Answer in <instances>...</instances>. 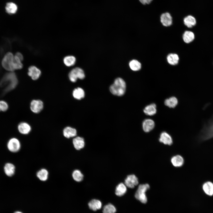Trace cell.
<instances>
[{
  "instance_id": "cell-37",
  "label": "cell",
  "mask_w": 213,
  "mask_h": 213,
  "mask_svg": "<svg viewBox=\"0 0 213 213\" xmlns=\"http://www.w3.org/2000/svg\"><path fill=\"white\" fill-rule=\"evenodd\" d=\"M14 213H22V212H20V211H16Z\"/></svg>"
},
{
  "instance_id": "cell-1",
  "label": "cell",
  "mask_w": 213,
  "mask_h": 213,
  "mask_svg": "<svg viewBox=\"0 0 213 213\" xmlns=\"http://www.w3.org/2000/svg\"><path fill=\"white\" fill-rule=\"evenodd\" d=\"M18 83V80L15 73L12 72L8 73L3 76L0 82V85L5 86V92H7L14 89Z\"/></svg>"
},
{
  "instance_id": "cell-6",
  "label": "cell",
  "mask_w": 213,
  "mask_h": 213,
  "mask_svg": "<svg viewBox=\"0 0 213 213\" xmlns=\"http://www.w3.org/2000/svg\"><path fill=\"white\" fill-rule=\"evenodd\" d=\"M68 77L71 82L75 83L78 78L81 80L83 79L85 77V74L81 68L77 67L73 68L70 72Z\"/></svg>"
},
{
  "instance_id": "cell-25",
  "label": "cell",
  "mask_w": 213,
  "mask_h": 213,
  "mask_svg": "<svg viewBox=\"0 0 213 213\" xmlns=\"http://www.w3.org/2000/svg\"><path fill=\"white\" fill-rule=\"evenodd\" d=\"M127 190V186L125 184L120 183L116 187L115 193L117 196H121L125 193Z\"/></svg>"
},
{
  "instance_id": "cell-11",
  "label": "cell",
  "mask_w": 213,
  "mask_h": 213,
  "mask_svg": "<svg viewBox=\"0 0 213 213\" xmlns=\"http://www.w3.org/2000/svg\"><path fill=\"white\" fill-rule=\"evenodd\" d=\"M160 21L162 25L164 26H170L172 22V17L168 12L163 13L160 17Z\"/></svg>"
},
{
  "instance_id": "cell-13",
  "label": "cell",
  "mask_w": 213,
  "mask_h": 213,
  "mask_svg": "<svg viewBox=\"0 0 213 213\" xmlns=\"http://www.w3.org/2000/svg\"><path fill=\"white\" fill-rule=\"evenodd\" d=\"M159 140L160 142L169 145H171L173 142L171 136L165 132H163L161 133Z\"/></svg>"
},
{
  "instance_id": "cell-18",
  "label": "cell",
  "mask_w": 213,
  "mask_h": 213,
  "mask_svg": "<svg viewBox=\"0 0 213 213\" xmlns=\"http://www.w3.org/2000/svg\"><path fill=\"white\" fill-rule=\"evenodd\" d=\"M15 166L12 163H6L4 167V171L6 175L9 177L13 176L15 171Z\"/></svg>"
},
{
  "instance_id": "cell-28",
  "label": "cell",
  "mask_w": 213,
  "mask_h": 213,
  "mask_svg": "<svg viewBox=\"0 0 213 213\" xmlns=\"http://www.w3.org/2000/svg\"><path fill=\"white\" fill-rule=\"evenodd\" d=\"M165 105L170 108L175 107L178 104V100L175 97H171L166 99L164 102Z\"/></svg>"
},
{
  "instance_id": "cell-2",
  "label": "cell",
  "mask_w": 213,
  "mask_h": 213,
  "mask_svg": "<svg viewBox=\"0 0 213 213\" xmlns=\"http://www.w3.org/2000/svg\"><path fill=\"white\" fill-rule=\"evenodd\" d=\"M126 88V83L122 78H118L115 79L114 83L109 88L110 92L113 95L120 96L124 94Z\"/></svg>"
},
{
  "instance_id": "cell-9",
  "label": "cell",
  "mask_w": 213,
  "mask_h": 213,
  "mask_svg": "<svg viewBox=\"0 0 213 213\" xmlns=\"http://www.w3.org/2000/svg\"><path fill=\"white\" fill-rule=\"evenodd\" d=\"M138 183V178L134 175H128L125 180V184L129 188H133Z\"/></svg>"
},
{
  "instance_id": "cell-35",
  "label": "cell",
  "mask_w": 213,
  "mask_h": 213,
  "mask_svg": "<svg viewBox=\"0 0 213 213\" xmlns=\"http://www.w3.org/2000/svg\"><path fill=\"white\" fill-rule=\"evenodd\" d=\"M153 0H139L142 4L145 5L149 4Z\"/></svg>"
},
{
  "instance_id": "cell-32",
  "label": "cell",
  "mask_w": 213,
  "mask_h": 213,
  "mask_svg": "<svg viewBox=\"0 0 213 213\" xmlns=\"http://www.w3.org/2000/svg\"><path fill=\"white\" fill-rule=\"evenodd\" d=\"M73 179L78 182H80L83 179V175L81 171L78 170H74L72 174Z\"/></svg>"
},
{
  "instance_id": "cell-14",
  "label": "cell",
  "mask_w": 213,
  "mask_h": 213,
  "mask_svg": "<svg viewBox=\"0 0 213 213\" xmlns=\"http://www.w3.org/2000/svg\"><path fill=\"white\" fill-rule=\"evenodd\" d=\"M19 132L22 134L26 135L28 134L31 131V128L30 125L25 122H21L18 126Z\"/></svg>"
},
{
  "instance_id": "cell-26",
  "label": "cell",
  "mask_w": 213,
  "mask_h": 213,
  "mask_svg": "<svg viewBox=\"0 0 213 213\" xmlns=\"http://www.w3.org/2000/svg\"><path fill=\"white\" fill-rule=\"evenodd\" d=\"M6 12L9 14H14L16 13L17 9V5L12 2L7 3L5 6Z\"/></svg>"
},
{
  "instance_id": "cell-36",
  "label": "cell",
  "mask_w": 213,
  "mask_h": 213,
  "mask_svg": "<svg viewBox=\"0 0 213 213\" xmlns=\"http://www.w3.org/2000/svg\"><path fill=\"white\" fill-rule=\"evenodd\" d=\"M15 55L17 56L21 61L23 59V56L22 54L20 52L17 53Z\"/></svg>"
},
{
  "instance_id": "cell-23",
  "label": "cell",
  "mask_w": 213,
  "mask_h": 213,
  "mask_svg": "<svg viewBox=\"0 0 213 213\" xmlns=\"http://www.w3.org/2000/svg\"><path fill=\"white\" fill-rule=\"evenodd\" d=\"M171 162L173 165L175 167H180L183 165L184 160L181 156L177 155L173 156L171 159Z\"/></svg>"
},
{
  "instance_id": "cell-30",
  "label": "cell",
  "mask_w": 213,
  "mask_h": 213,
  "mask_svg": "<svg viewBox=\"0 0 213 213\" xmlns=\"http://www.w3.org/2000/svg\"><path fill=\"white\" fill-rule=\"evenodd\" d=\"M129 66L130 69L133 71H138L141 67V63L136 59L131 60L129 63Z\"/></svg>"
},
{
  "instance_id": "cell-16",
  "label": "cell",
  "mask_w": 213,
  "mask_h": 213,
  "mask_svg": "<svg viewBox=\"0 0 213 213\" xmlns=\"http://www.w3.org/2000/svg\"><path fill=\"white\" fill-rule=\"evenodd\" d=\"M202 189L204 192L207 195H213V183L210 181L204 183L202 185Z\"/></svg>"
},
{
  "instance_id": "cell-3",
  "label": "cell",
  "mask_w": 213,
  "mask_h": 213,
  "mask_svg": "<svg viewBox=\"0 0 213 213\" xmlns=\"http://www.w3.org/2000/svg\"><path fill=\"white\" fill-rule=\"evenodd\" d=\"M212 137H213V115L204 124L200 134V138L201 141L208 140Z\"/></svg>"
},
{
  "instance_id": "cell-4",
  "label": "cell",
  "mask_w": 213,
  "mask_h": 213,
  "mask_svg": "<svg viewBox=\"0 0 213 213\" xmlns=\"http://www.w3.org/2000/svg\"><path fill=\"white\" fill-rule=\"evenodd\" d=\"M149 188V185L148 184L140 185L135 193V197L136 199L143 203H146L147 198L146 192Z\"/></svg>"
},
{
  "instance_id": "cell-5",
  "label": "cell",
  "mask_w": 213,
  "mask_h": 213,
  "mask_svg": "<svg viewBox=\"0 0 213 213\" xmlns=\"http://www.w3.org/2000/svg\"><path fill=\"white\" fill-rule=\"evenodd\" d=\"M14 57L10 52L7 53L2 59L1 64L3 68L6 70L12 72L14 69Z\"/></svg>"
},
{
  "instance_id": "cell-15",
  "label": "cell",
  "mask_w": 213,
  "mask_h": 213,
  "mask_svg": "<svg viewBox=\"0 0 213 213\" xmlns=\"http://www.w3.org/2000/svg\"><path fill=\"white\" fill-rule=\"evenodd\" d=\"M72 143L74 147L77 150L83 149L85 145L84 139L79 136L74 138L72 140Z\"/></svg>"
},
{
  "instance_id": "cell-17",
  "label": "cell",
  "mask_w": 213,
  "mask_h": 213,
  "mask_svg": "<svg viewBox=\"0 0 213 213\" xmlns=\"http://www.w3.org/2000/svg\"><path fill=\"white\" fill-rule=\"evenodd\" d=\"M63 134L65 137L69 138L75 136L77 135V131L74 128L67 127L64 129Z\"/></svg>"
},
{
  "instance_id": "cell-27",
  "label": "cell",
  "mask_w": 213,
  "mask_h": 213,
  "mask_svg": "<svg viewBox=\"0 0 213 213\" xmlns=\"http://www.w3.org/2000/svg\"><path fill=\"white\" fill-rule=\"evenodd\" d=\"M85 92L81 88H77L74 90L72 92L73 97L75 99L80 100L85 96Z\"/></svg>"
},
{
  "instance_id": "cell-20",
  "label": "cell",
  "mask_w": 213,
  "mask_h": 213,
  "mask_svg": "<svg viewBox=\"0 0 213 213\" xmlns=\"http://www.w3.org/2000/svg\"><path fill=\"white\" fill-rule=\"evenodd\" d=\"M143 112L145 114L148 115H154L156 112V105L153 103L147 106L144 108Z\"/></svg>"
},
{
  "instance_id": "cell-8",
  "label": "cell",
  "mask_w": 213,
  "mask_h": 213,
  "mask_svg": "<svg viewBox=\"0 0 213 213\" xmlns=\"http://www.w3.org/2000/svg\"><path fill=\"white\" fill-rule=\"evenodd\" d=\"M43 102L39 100H32L30 104V109L33 112L38 113L43 109Z\"/></svg>"
},
{
  "instance_id": "cell-34",
  "label": "cell",
  "mask_w": 213,
  "mask_h": 213,
  "mask_svg": "<svg viewBox=\"0 0 213 213\" xmlns=\"http://www.w3.org/2000/svg\"><path fill=\"white\" fill-rule=\"evenodd\" d=\"M8 108V105L6 102L3 100H0V111H6Z\"/></svg>"
},
{
  "instance_id": "cell-24",
  "label": "cell",
  "mask_w": 213,
  "mask_h": 213,
  "mask_svg": "<svg viewBox=\"0 0 213 213\" xmlns=\"http://www.w3.org/2000/svg\"><path fill=\"white\" fill-rule=\"evenodd\" d=\"M89 208L94 211L100 209L102 206V203L98 200L93 199L88 204Z\"/></svg>"
},
{
  "instance_id": "cell-31",
  "label": "cell",
  "mask_w": 213,
  "mask_h": 213,
  "mask_svg": "<svg viewBox=\"0 0 213 213\" xmlns=\"http://www.w3.org/2000/svg\"><path fill=\"white\" fill-rule=\"evenodd\" d=\"M76 61L75 58L73 56H67L63 59L64 64L67 67H71L74 65Z\"/></svg>"
},
{
  "instance_id": "cell-33",
  "label": "cell",
  "mask_w": 213,
  "mask_h": 213,
  "mask_svg": "<svg viewBox=\"0 0 213 213\" xmlns=\"http://www.w3.org/2000/svg\"><path fill=\"white\" fill-rule=\"evenodd\" d=\"M116 210L115 207L112 204H109L105 205L103 209V213H115Z\"/></svg>"
},
{
  "instance_id": "cell-22",
  "label": "cell",
  "mask_w": 213,
  "mask_h": 213,
  "mask_svg": "<svg viewBox=\"0 0 213 213\" xmlns=\"http://www.w3.org/2000/svg\"><path fill=\"white\" fill-rule=\"evenodd\" d=\"M194 38V34L191 31H185L183 34V41L186 43H188L192 42L193 41Z\"/></svg>"
},
{
  "instance_id": "cell-29",
  "label": "cell",
  "mask_w": 213,
  "mask_h": 213,
  "mask_svg": "<svg viewBox=\"0 0 213 213\" xmlns=\"http://www.w3.org/2000/svg\"><path fill=\"white\" fill-rule=\"evenodd\" d=\"M48 172L46 169H42L37 172L36 175L40 180L45 181L48 179Z\"/></svg>"
},
{
  "instance_id": "cell-10",
  "label": "cell",
  "mask_w": 213,
  "mask_h": 213,
  "mask_svg": "<svg viewBox=\"0 0 213 213\" xmlns=\"http://www.w3.org/2000/svg\"><path fill=\"white\" fill-rule=\"evenodd\" d=\"M41 74V70L36 67L31 66L28 69V75L34 80L38 79Z\"/></svg>"
},
{
  "instance_id": "cell-21",
  "label": "cell",
  "mask_w": 213,
  "mask_h": 213,
  "mask_svg": "<svg viewBox=\"0 0 213 213\" xmlns=\"http://www.w3.org/2000/svg\"><path fill=\"white\" fill-rule=\"evenodd\" d=\"M179 59L178 54L174 53H170L168 55L167 60L169 64L172 65L178 64Z\"/></svg>"
},
{
  "instance_id": "cell-19",
  "label": "cell",
  "mask_w": 213,
  "mask_h": 213,
  "mask_svg": "<svg viewBox=\"0 0 213 213\" xmlns=\"http://www.w3.org/2000/svg\"><path fill=\"white\" fill-rule=\"evenodd\" d=\"M184 25L188 28H192L196 24V21L194 17L191 15H188L183 19Z\"/></svg>"
},
{
  "instance_id": "cell-12",
  "label": "cell",
  "mask_w": 213,
  "mask_h": 213,
  "mask_svg": "<svg viewBox=\"0 0 213 213\" xmlns=\"http://www.w3.org/2000/svg\"><path fill=\"white\" fill-rule=\"evenodd\" d=\"M154 121L150 119H145L142 123L143 130L146 132H149L151 131L154 128Z\"/></svg>"
},
{
  "instance_id": "cell-7",
  "label": "cell",
  "mask_w": 213,
  "mask_h": 213,
  "mask_svg": "<svg viewBox=\"0 0 213 213\" xmlns=\"http://www.w3.org/2000/svg\"><path fill=\"white\" fill-rule=\"evenodd\" d=\"M7 147L8 150L12 152H16L20 149L21 144L17 138H13L8 141Z\"/></svg>"
}]
</instances>
